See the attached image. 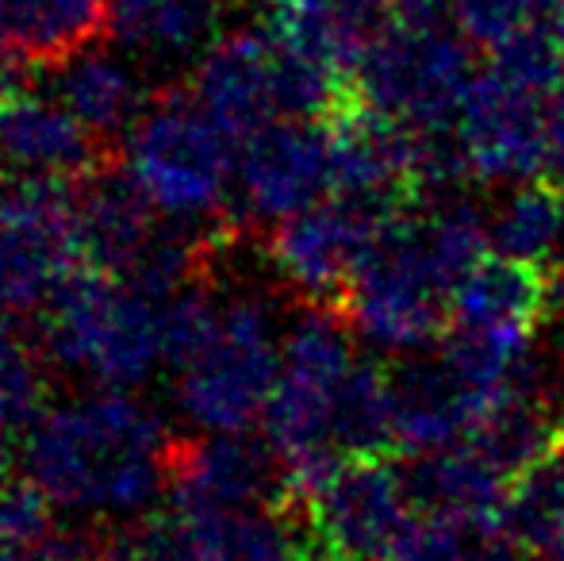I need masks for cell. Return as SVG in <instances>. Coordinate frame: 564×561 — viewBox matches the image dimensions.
Masks as SVG:
<instances>
[{
  "label": "cell",
  "mask_w": 564,
  "mask_h": 561,
  "mask_svg": "<svg viewBox=\"0 0 564 561\" xmlns=\"http://www.w3.org/2000/svg\"><path fill=\"white\" fill-rule=\"evenodd\" d=\"M224 0H108V31L142 62H188L219 35Z\"/></svg>",
  "instance_id": "obj_21"
},
{
  "label": "cell",
  "mask_w": 564,
  "mask_h": 561,
  "mask_svg": "<svg viewBox=\"0 0 564 561\" xmlns=\"http://www.w3.org/2000/svg\"><path fill=\"white\" fill-rule=\"evenodd\" d=\"M403 477H408L415 511L457 519L499 539V519H503L511 481L468 442L411 457V465H403Z\"/></svg>",
  "instance_id": "obj_18"
},
{
  "label": "cell",
  "mask_w": 564,
  "mask_h": 561,
  "mask_svg": "<svg viewBox=\"0 0 564 561\" xmlns=\"http://www.w3.org/2000/svg\"><path fill=\"white\" fill-rule=\"evenodd\" d=\"M561 82L491 58L457 116V147L480 181H530L550 173V97Z\"/></svg>",
  "instance_id": "obj_9"
},
{
  "label": "cell",
  "mask_w": 564,
  "mask_h": 561,
  "mask_svg": "<svg viewBox=\"0 0 564 561\" xmlns=\"http://www.w3.org/2000/svg\"><path fill=\"white\" fill-rule=\"evenodd\" d=\"M335 193L327 120H273L238 142L235 204L250 224L276 227Z\"/></svg>",
  "instance_id": "obj_12"
},
{
  "label": "cell",
  "mask_w": 564,
  "mask_h": 561,
  "mask_svg": "<svg viewBox=\"0 0 564 561\" xmlns=\"http://www.w3.org/2000/svg\"><path fill=\"white\" fill-rule=\"evenodd\" d=\"M105 561H185L181 558V531L173 511H142L116 524V531L100 542Z\"/></svg>",
  "instance_id": "obj_29"
},
{
  "label": "cell",
  "mask_w": 564,
  "mask_h": 561,
  "mask_svg": "<svg viewBox=\"0 0 564 561\" xmlns=\"http://www.w3.org/2000/svg\"><path fill=\"white\" fill-rule=\"evenodd\" d=\"M392 20L395 0H273L265 15L281 43L327 66L341 82L357 77Z\"/></svg>",
  "instance_id": "obj_16"
},
{
  "label": "cell",
  "mask_w": 564,
  "mask_h": 561,
  "mask_svg": "<svg viewBox=\"0 0 564 561\" xmlns=\"http://www.w3.org/2000/svg\"><path fill=\"white\" fill-rule=\"evenodd\" d=\"M545 561H564V524L557 527V535L550 539V547H545Z\"/></svg>",
  "instance_id": "obj_32"
},
{
  "label": "cell",
  "mask_w": 564,
  "mask_h": 561,
  "mask_svg": "<svg viewBox=\"0 0 564 561\" xmlns=\"http://www.w3.org/2000/svg\"><path fill=\"white\" fill-rule=\"evenodd\" d=\"M480 420L484 404L442 354L395 374V439L408 457L457 446Z\"/></svg>",
  "instance_id": "obj_20"
},
{
  "label": "cell",
  "mask_w": 564,
  "mask_h": 561,
  "mask_svg": "<svg viewBox=\"0 0 564 561\" xmlns=\"http://www.w3.org/2000/svg\"><path fill=\"white\" fill-rule=\"evenodd\" d=\"M181 296L89 266L43 308V350L93 389H139L170 369Z\"/></svg>",
  "instance_id": "obj_3"
},
{
  "label": "cell",
  "mask_w": 564,
  "mask_h": 561,
  "mask_svg": "<svg viewBox=\"0 0 564 561\" xmlns=\"http://www.w3.org/2000/svg\"><path fill=\"white\" fill-rule=\"evenodd\" d=\"M395 216L403 212L335 193V201L312 204L269 231V270L300 300L341 312L357 273Z\"/></svg>",
  "instance_id": "obj_10"
},
{
  "label": "cell",
  "mask_w": 564,
  "mask_h": 561,
  "mask_svg": "<svg viewBox=\"0 0 564 561\" xmlns=\"http://www.w3.org/2000/svg\"><path fill=\"white\" fill-rule=\"evenodd\" d=\"M108 28V0H0V46L15 62L58 66Z\"/></svg>",
  "instance_id": "obj_22"
},
{
  "label": "cell",
  "mask_w": 564,
  "mask_h": 561,
  "mask_svg": "<svg viewBox=\"0 0 564 561\" xmlns=\"http://www.w3.org/2000/svg\"><path fill=\"white\" fill-rule=\"evenodd\" d=\"M12 69H15V58L0 46V100L12 93Z\"/></svg>",
  "instance_id": "obj_31"
},
{
  "label": "cell",
  "mask_w": 564,
  "mask_h": 561,
  "mask_svg": "<svg viewBox=\"0 0 564 561\" xmlns=\"http://www.w3.org/2000/svg\"><path fill=\"white\" fill-rule=\"evenodd\" d=\"M564 242V181L530 177L491 216V247L507 258L553 266Z\"/></svg>",
  "instance_id": "obj_24"
},
{
  "label": "cell",
  "mask_w": 564,
  "mask_h": 561,
  "mask_svg": "<svg viewBox=\"0 0 564 561\" xmlns=\"http://www.w3.org/2000/svg\"><path fill=\"white\" fill-rule=\"evenodd\" d=\"M346 327L338 308L307 304L281 338V374L261 423L284 462L292 508L346 462L330 439L335 397L357 362Z\"/></svg>",
  "instance_id": "obj_4"
},
{
  "label": "cell",
  "mask_w": 564,
  "mask_h": 561,
  "mask_svg": "<svg viewBox=\"0 0 564 561\" xmlns=\"http://www.w3.org/2000/svg\"><path fill=\"white\" fill-rule=\"evenodd\" d=\"M185 561H307L304 524L276 508H173Z\"/></svg>",
  "instance_id": "obj_19"
},
{
  "label": "cell",
  "mask_w": 564,
  "mask_h": 561,
  "mask_svg": "<svg viewBox=\"0 0 564 561\" xmlns=\"http://www.w3.org/2000/svg\"><path fill=\"white\" fill-rule=\"evenodd\" d=\"M43 400V366L35 343L12 312H0V427L28 423Z\"/></svg>",
  "instance_id": "obj_27"
},
{
  "label": "cell",
  "mask_w": 564,
  "mask_h": 561,
  "mask_svg": "<svg viewBox=\"0 0 564 561\" xmlns=\"http://www.w3.org/2000/svg\"><path fill=\"white\" fill-rule=\"evenodd\" d=\"M77 224H82L85 266L123 278H139L158 289H188L204 258V239L193 227H177L139 193L119 170L85 177L77 188Z\"/></svg>",
  "instance_id": "obj_7"
},
{
  "label": "cell",
  "mask_w": 564,
  "mask_h": 561,
  "mask_svg": "<svg viewBox=\"0 0 564 561\" xmlns=\"http://www.w3.org/2000/svg\"><path fill=\"white\" fill-rule=\"evenodd\" d=\"M564 292V270L522 258H480L453 292L449 331L503 350H530Z\"/></svg>",
  "instance_id": "obj_13"
},
{
  "label": "cell",
  "mask_w": 564,
  "mask_h": 561,
  "mask_svg": "<svg viewBox=\"0 0 564 561\" xmlns=\"http://www.w3.org/2000/svg\"><path fill=\"white\" fill-rule=\"evenodd\" d=\"M23 477L74 519L123 524L170 496L177 446L134 389H85L39 408L23 434Z\"/></svg>",
  "instance_id": "obj_1"
},
{
  "label": "cell",
  "mask_w": 564,
  "mask_h": 561,
  "mask_svg": "<svg viewBox=\"0 0 564 561\" xmlns=\"http://www.w3.org/2000/svg\"><path fill=\"white\" fill-rule=\"evenodd\" d=\"M77 193L66 181L0 177V312H43L82 273Z\"/></svg>",
  "instance_id": "obj_8"
},
{
  "label": "cell",
  "mask_w": 564,
  "mask_h": 561,
  "mask_svg": "<svg viewBox=\"0 0 564 561\" xmlns=\"http://www.w3.org/2000/svg\"><path fill=\"white\" fill-rule=\"evenodd\" d=\"M514 554H519V550H514ZM514 554H507L503 547H488V554H484L480 561H519Z\"/></svg>",
  "instance_id": "obj_33"
},
{
  "label": "cell",
  "mask_w": 564,
  "mask_h": 561,
  "mask_svg": "<svg viewBox=\"0 0 564 561\" xmlns=\"http://www.w3.org/2000/svg\"><path fill=\"white\" fill-rule=\"evenodd\" d=\"M281 323L265 292L188 284L173 343V404L196 434H242L273 400Z\"/></svg>",
  "instance_id": "obj_2"
},
{
  "label": "cell",
  "mask_w": 564,
  "mask_h": 561,
  "mask_svg": "<svg viewBox=\"0 0 564 561\" xmlns=\"http://www.w3.org/2000/svg\"><path fill=\"white\" fill-rule=\"evenodd\" d=\"M12 462H15L12 439H8V427H0V488L8 485V473H12Z\"/></svg>",
  "instance_id": "obj_30"
},
{
  "label": "cell",
  "mask_w": 564,
  "mask_h": 561,
  "mask_svg": "<svg viewBox=\"0 0 564 561\" xmlns=\"http://www.w3.org/2000/svg\"><path fill=\"white\" fill-rule=\"evenodd\" d=\"M235 142L188 93H177L134 120L119 165L170 224L204 231L235 201Z\"/></svg>",
  "instance_id": "obj_5"
},
{
  "label": "cell",
  "mask_w": 564,
  "mask_h": 561,
  "mask_svg": "<svg viewBox=\"0 0 564 561\" xmlns=\"http://www.w3.org/2000/svg\"><path fill=\"white\" fill-rule=\"evenodd\" d=\"M453 15H400L354 77V97L423 136H446L473 89L468 39Z\"/></svg>",
  "instance_id": "obj_6"
},
{
  "label": "cell",
  "mask_w": 564,
  "mask_h": 561,
  "mask_svg": "<svg viewBox=\"0 0 564 561\" xmlns=\"http://www.w3.org/2000/svg\"><path fill=\"white\" fill-rule=\"evenodd\" d=\"M330 439L341 457H392L395 439V374L377 362H354L335 397Z\"/></svg>",
  "instance_id": "obj_23"
},
{
  "label": "cell",
  "mask_w": 564,
  "mask_h": 561,
  "mask_svg": "<svg viewBox=\"0 0 564 561\" xmlns=\"http://www.w3.org/2000/svg\"><path fill=\"white\" fill-rule=\"evenodd\" d=\"M564 524V446L511 481L507 508L499 519V539L519 554H545L550 539Z\"/></svg>",
  "instance_id": "obj_25"
},
{
  "label": "cell",
  "mask_w": 564,
  "mask_h": 561,
  "mask_svg": "<svg viewBox=\"0 0 564 561\" xmlns=\"http://www.w3.org/2000/svg\"><path fill=\"white\" fill-rule=\"evenodd\" d=\"M51 93L97 139L127 136L150 108L142 58H134L127 46H108L100 39L54 66Z\"/></svg>",
  "instance_id": "obj_17"
},
{
  "label": "cell",
  "mask_w": 564,
  "mask_h": 561,
  "mask_svg": "<svg viewBox=\"0 0 564 561\" xmlns=\"http://www.w3.org/2000/svg\"><path fill=\"white\" fill-rule=\"evenodd\" d=\"M484 539H491V535L457 524V519L415 511L403 535L395 539L388 561H480L488 554V547H480Z\"/></svg>",
  "instance_id": "obj_28"
},
{
  "label": "cell",
  "mask_w": 564,
  "mask_h": 561,
  "mask_svg": "<svg viewBox=\"0 0 564 561\" xmlns=\"http://www.w3.org/2000/svg\"><path fill=\"white\" fill-rule=\"evenodd\" d=\"M296 511L312 561H388L415 504L392 457H346Z\"/></svg>",
  "instance_id": "obj_11"
},
{
  "label": "cell",
  "mask_w": 564,
  "mask_h": 561,
  "mask_svg": "<svg viewBox=\"0 0 564 561\" xmlns=\"http://www.w3.org/2000/svg\"><path fill=\"white\" fill-rule=\"evenodd\" d=\"M58 535L51 500L31 481L0 488V561H46Z\"/></svg>",
  "instance_id": "obj_26"
},
{
  "label": "cell",
  "mask_w": 564,
  "mask_h": 561,
  "mask_svg": "<svg viewBox=\"0 0 564 561\" xmlns=\"http://www.w3.org/2000/svg\"><path fill=\"white\" fill-rule=\"evenodd\" d=\"M97 142L54 93H8L0 100V173L35 181L89 177Z\"/></svg>",
  "instance_id": "obj_15"
},
{
  "label": "cell",
  "mask_w": 564,
  "mask_h": 561,
  "mask_svg": "<svg viewBox=\"0 0 564 561\" xmlns=\"http://www.w3.org/2000/svg\"><path fill=\"white\" fill-rule=\"evenodd\" d=\"M173 508H289V477L276 450L250 431L196 434L177 450L170 481Z\"/></svg>",
  "instance_id": "obj_14"
}]
</instances>
